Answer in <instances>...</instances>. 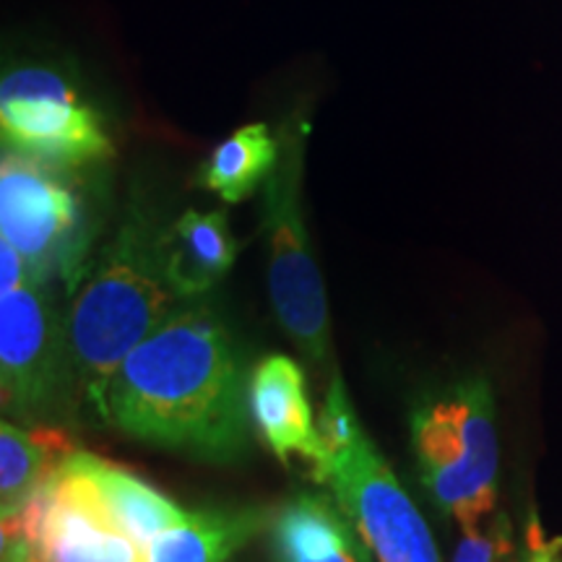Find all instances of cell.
Instances as JSON below:
<instances>
[{
	"label": "cell",
	"instance_id": "obj_1",
	"mask_svg": "<svg viewBox=\"0 0 562 562\" xmlns=\"http://www.w3.org/2000/svg\"><path fill=\"white\" fill-rule=\"evenodd\" d=\"M102 422L193 459L243 456L250 378L227 326L199 302L175 307L112 375Z\"/></svg>",
	"mask_w": 562,
	"mask_h": 562
},
{
	"label": "cell",
	"instance_id": "obj_2",
	"mask_svg": "<svg viewBox=\"0 0 562 562\" xmlns=\"http://www.w3.org/2000/svg\"><path fill=\"white\" fill-rule=\"evenodd\" d=\"M159 232L133 203L70 307V375L100 422L112 375L180 305L161 269Z\"/></svg>",
	"mask_w": 562,
	"mask_h": 562
},
{
	"label": "cell",
	"instance_id": "obj_3",
	"mask_svg": "<svg viewBox=\"0 0 562 562\" xmlns=\"http://www.w3.org/2000/svg\"><path fill=\"white\" fill-rule=\"evenodd\" d=\"M412 448L422 487L461 531L497 513L501 446L495 398L484 378H467L412 412Z\"/></svg>",
	"mask_w": 562,
	"mask_h": 562
},
{
	"label": "cell",
	"instance_id": "obj_4",
	"mask_svg": "<svg viewBox=\"0 0 562 562\" xmlns=\"http://www.w3.org/2000/svg\"><path fill=\"white\" fill-rule=\"evenodd\" d=\"M318 430L328 459L311 480L331 490L375 562H442L430 526L364 432L339 375L328 389Z\"/></svg>",
	"mask_w": 562,
	"mask_h": 562
},
{
	"label": "cell",
	"instance_id": "obj_5",
	"mask_svg": "<svg viewBox=\"0 0 562 562\" xmlns=\"http://www.w3.org/2000/svg\"><path fill=\"white\" fill-rule=\"evenodd\" d=\"M307 121L292 112L279 128V159L263 182V237L269 248V292L273 313L302 355L315 364L328 360L331 323L326 286L315 266L302 211Z\"/></svg>",
	"mask_w": 562,
	"mask_h": 562
},
{
	"label": "cell",
	"instance_id": "obj_6",
	"mask_svg": "<svg viewBox=\"0 0 562 562\" xmlns=\"http://www.w3.org/2000/svg\"><path fill=\"white\" fill-rule=\"evenodd\" d=\"M3 149L60 170H79L112 157V140L97 110L50 66H13L0 81Z\"/></svg>",
	"mask_w": 562,
	"mask_h": 562
},
{
	"label": "cell",
	"instance_id": "obj_7",
	"mask_svg": "<svg viewBox=\"0 0 562 562\" xmlns=\"http://www.w3.org/2000/svg\"><path fill=\"white\" fill-rule=\"evenodd\" d=\"M83 203L66 170L3 151L0 161V232L11 243L32 279L45 284L55 271L79 269L87 250Z\"/></svg>",
	"mask_w": 562,
	"mask_h": 562
},
{
	"label": "cell",
	"instance_id": "obj_8",
	"mask_svg": "<svg viewBox=\"0 0 562 562\" xmlns=\"http://www.w3.org/2000/svg\"><path fill=\"white\" fill-rule=\"evenodd\" d=\"M3 537H24L40 562H146L94 501L70 453L21 516L3 521Z\"/></svg>",
	"mask_w": 562,
	"mask_h": 562
},
{
	"label": "cell",
	"instance_id": "obj_9",
	"mask_svg": "<svg viewBox=\"0 0 562 562\" xmlns=\"http://www.w3.org/2000/svg\"><path fill=\"white\" fill-rule=\"evenodd\" d=\"M37 281L0 294V391L13 417H42L70 372L68 331Z\"/></svg>",
	"mask_w": 562,
	"mask_h": 562
},
{
	"label": "cell",
	"instance_id": "obj_10",
	"mask_svg": "<svg viewBox=\"0 0 562 562\" xmlns=\"http://www.w3.org/2000/svg\"><path fill=\"white\" fill-rule=\"evenodd\" d=\"M250 412L266 446L290 467L294 456L311 461L315 474L328 459V448L313 422L305 375L290 357L271 355L250 375Z\"/></svg>",
	"mask_w": 562,
	"mask_h": 562
},
{
	"label": "cell",
	"instance_id": "obj_11",
	"mask_svg": "<svg viewBox=\"0 0 562 562\" xmlns=\"http://www.w3.org/2000/svg\"><path fill=\"white\" fill-rule=\"evenodd\" d=\"M271 562H375L334 495L297 492L273 513Z\"/></svg>",
	"mask_w": 562,
	"mask_h": 562
},
{
	"label": "cell",
	"instance_id": "obj_12",
	"mask_svg": "<svg viewBox=\"0 0 562 562\" xmlns=\"http://www.w3.org/2000/svg\"><path fill=\"white\" fill-rule=\"evenodd\" d=\"M161 269L180 300L206 294L227 277L237 256V240L224 211L188 209L159 232Z\"/></svg>",
	"mask_w": 562,
	"mask_h": 562
},
{
	"label": "cell",
	"instance_id": "obj_13",
	"mask_svg": "<svg viewBox=\"0 0 562 562\" xmlns=\"http://www.w3.org/2000/svg\"><path fill=\"white\" fill-rule=\"evenodd\" d=\"M70 461L83 474L91 495L108 513L110 521L123 533H128L144 552L161 531L186 516V510L178 508L170 497H165L115 463L79 451L70 453Z\"/></svg>",
	"mask_w": 562,
	"mask_h": 562
},
{
	"label": "cell",
	"instance_id": "obj_14",
	"mask_svg": "<svg viewBox=\"0 0 562 562\" xmlns=\"http://www.w3.org/2000/svg\"><path fill=\"white\" fill-rule=\"evenodd\" d=\"M271 521L273 513L263 508L186 513L154 539L146 562H229Z\"/></svg>",
	"mask_w": 562,
	"mask_h": 562
},
{
	"label": "cell",
	"instance_id": "obj_15",
	"mask_svg": "<svg viewBox=\"0 0 562 562\" xmlns=\"http://www.w3.org/2000/svg\"><path fill=\"white\" fill-rule=\"evenodd\" d=\"M70 451V440L53 427L0 425V513L13 521L32 503Z\"/></svg>",
	"mask_w": 562,
	"mask_h": 562
},
{
	"label": "cell",
	"instance_id": "obj_16",
	"mask_svg": "<svg viewBox=\"0 0 562 562\" xmlns=\"http://www.w3.org/2000/svg\"><path fill=\"white\" fill-rule=\"evenodd\" d=\"M279 149V133H271L269 125H243L209 154L199 170V186L227 203L250 199L277 167Z\"/></svg>",
	"mask_w": 562,
	"mask_h": 562
},
{
	"label": "cell",
	"instance_id": "obj_17",
	"mask_svg": "<svg viewBox=\"0 0 562 562\" xmlns=\"http://www.w3.org/2000/svg\"><path fill=\"white\" fill-rule=\"evenodd\" d=\"M513 526L505 513H495L476 529L463 531L451 562H510Z\"/></svg>",
	"mask_w": 562,
	"mask_h": 562
},
{
	"label": "cell",
	"instance_id": "obj_18",
	"mask_svg": "<svg viewBox=\"0 0 562 562\" xmlns=\"http://www.w3.org/2000/svg\"><path fill=\"white\" fill-rule=\"evenodd\" d=\"M30 281L34 279L24 256L11 243L0 240V294L19 290V286L30 284Z\"/></svg>",
	"mask_w": 562,
	"mask_h": 562
},
{
	"label": "cell",
	"instance_id": "obj_19",
	"mask_svg": "<svg viewBox=\"0 0 562 562\" xmlns=\"http://www.w3.org/2000/svg\"><path fill=\"white\" fill-rule=\"evenodd\" d=\"M526 562H562V539H547L533 510L526 529Z\"/></svg>",
	"mask_w": 562,
	"mask_h": 562
},
{
	"label": "cell",
	"instance_id": "obj_20",
	"mask_svg": "<svg viewBox=\"0 0 562 562\" xmlns=\"http://www.w3.org/2000/svg\"><path fill=\"white\" fill-rule=\"evenodd\" d=\"M3 562H40L24 537H3Z\"/></svg>",
	"mask_w": 562,
	"mask_h": 562
}]
</instances>
